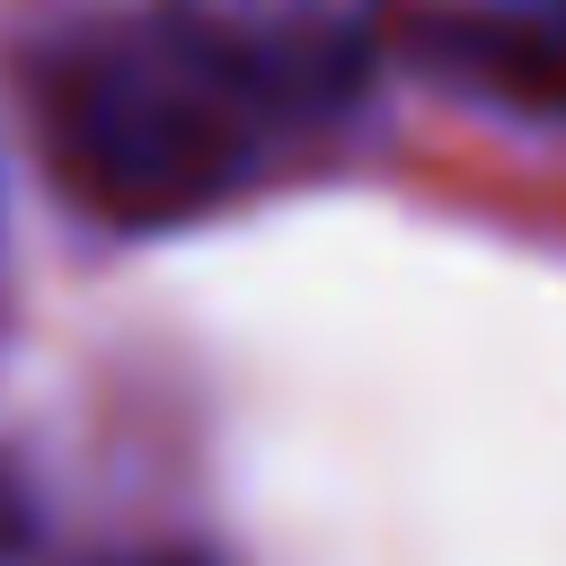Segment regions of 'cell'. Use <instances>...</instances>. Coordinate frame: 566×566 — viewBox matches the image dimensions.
I'll return each instance as SVG.
<instances>
[{"label":"cell","instance_id":"obj_1","mask_svg":"<svg viewBox=\"0 0 566 566\" xmlns=\"http://www.w3.org/2000/svg\"><path fill=\"white\" fill-rule=\"evenodd\" d=\"M265 115L168 27L133 18L88 35L53 80V159L106 221H186L248 186L265 159Z\"/></svg>","mask_w":566,"mask_h":566},{"label":"cell","instance_id":"obj_2","mask_svg":"<svg viewBox=\"0 0 566 566\" xmlns=\"http://www.w3.org/2000/svg\"><path fill=\"white\" fill-rule=\"evenodd\" d=\"M159 18L265 124L345 115L389 53V0H168Z\"/></svg>","mask_w":566,"mask_h":566},{"label":"cell","instance_id":"obj_3","mask_svg":"<svg viewBox=\"0 0 566 566\" xmlns=\"http://www.w3.org/2000/svg\"><path fill=\"white\" fill-rule=\"evenodd\" d=\"M389 44L460 97H495V106H522V115H566V18H548V9L424 0V9L389 18Z\"/></svg>","mask_w":566,"mask_h":566},{"label":"cell","instance_id":"obj_4","mask_svg":"<svg viewBox=\"0 0 566 566\" xmlns=\"http://www.w3.org/2000/svg\"><path fill=\"white\" fill-rule=\"evenodd\" d=\"M0 566H35V495L9 460H0Z\"/></svg>","mask_w":566,"mask_h":566},{"label":"cell","instance_id":"obj_5","mask_svg":"<svg viewBox=\"0 0 566 566\" xmlns=\"http://www.w3.org/2000/svg\"><path fill=\"white\" fill-rule=\"evenodd\" d=\"M177 566H186V557H177Z\"/></svg>","mask_w":566,"mask_h":566}]
</instances>
